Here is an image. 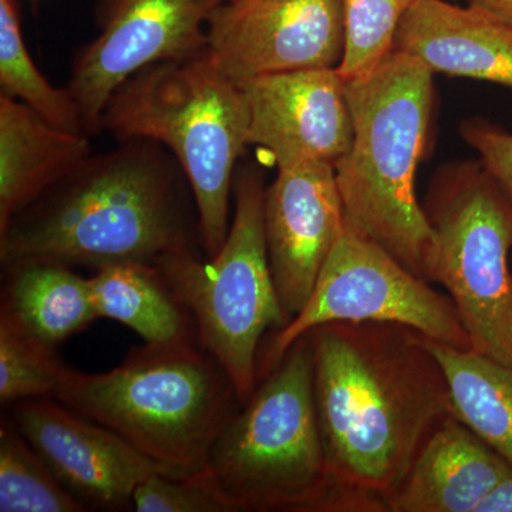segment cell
<instances>
[{
  "label": "cell",
  "mask_w": 512,
  "mask_h": 512,
  "mask_svg": "<svg viewBox=\"0 0 512 512\" xmlns=\"http://www.w3.org/2000/svg\"><path fill=\"white\" fill-rule=\"evenodd\" d=\"M66 366L47 348L5 318H0V402L55 399Z\"/></svg>",
  "instance_id": "cb8c5ba5"
},
{
  "label": "cell",
  "mask_w": 512,
  "mask_h": 512,
  "mask_svg": "<svg viewBox=\"0 0 512 512\" xmlns=\"http://www.w3.org/2000/svg\"><path fill=\"white\" fill-rule=\"evenodd\" d=\"M0 318L55 350L99 319L90 281L69 265L53 261L2 266Z\"/></svg>",
  "instance_id": "ac0fdd59"
},
{
  "label": "cell",
  "mask_w": 512,
  "mask_h": 512,
  "mask_svg": "<svg viewBox=\"0 0 512 512\" xmlns=\"http://www.w3.org/2000/svg\"><path fill=\"white\" fill-rule=\"evenodd\" d=\"M249 111V144L279 167H335L353 141L348 86L338 69L265 74L239 84Z\"/></svg>",
  "instance_id": "7c38bea8"
},
{
  "label": "cell",
  "mask_w": 512,
  "mask_h": 512,
  "mask_svg": "<svg viewBox=\"0 0 512 512\" xmlns=\"http://www.w3.org/2000/svg\"><path fill=\"white\" fill-rule=\"evenodd\" d=\"M218 3L231 2V0H217Z\"/></svg>",
  "instance_id": "f1b7e54d"
},
{
  "label": "cell",
  "mask_w": 512,
  "mask_h": 512,
  "mask_svg": "<svg viewBox=\"0 0 512 512\" xmlns=\"http://www.w3.org/2000/svg\"><path fill=\"white\" fill-rule=\"evenodd\" d=\"M417 0H342L345 50L338 72L346 82L372 72L394 50V36Z\"/></svg>",
  "instance_id": "603a6c76"
},
{
  "label": "cell",
  "mask_w": 512,
  "mask_h": 512,
  "mask_svg": "<svg viewBox=\"0 0 512 512\" xmlns=\"http://www.w3.org/2000/svg\"><path fill=\"white\" fill-rule=\"evenodd\" d=\"M394 50L416 57L433 73L512 89V25L468 5L417 0L400 22Z\"/></svg>",
  "instance_id": "9a60e30c"
},
{
  "label": "cell",
  "mask_w": 512,
  "mask_h": 512,
  "mask_svg": "<svg viewBox=\"0 0 512 512\" xmlns=\"http://www.w3.org/2000/svg\"><path fill=\"white\" fill-rule=\"evenodd\" d=\"M427 281L446 289L471 350L512 366V204L480 160L441 167L423 202Z\"/></svg>",
  "instance_id": "ba28073f"
},
{
  "label": "cell",
  "mask_w": 512,
  "mask_h": 512,
  "mask_svg": "<svg viewBox=\"0 0 512 512\" xmlns=\"http://www.w3.org/2000/svg\"><path fill=\"white\" fill-rule=\"evenodd\" d=\"M446 376L454 416L512 466V366L427 338Z\"/></svg>",
  "instance_id": "ffe728a7"
},
{
  "label": "cell",
  "mask_w": 512,
  "mask_h": 512,
  "mask_svg": "<svg viewBox=\"0 0 512 512\" xmlns=\"http://www.w3.org/2000/svg\"><path fill=\"white\" fill-rule=\"evenodd\" d=\"M89 281L100 318L117 320L144 342L197 339L190 315L156 265L119 262L101 266Z\"/></svg>",
  "instance_id": "d6986e66"
},
{
  "label": "cell",
  "mask_w": 512,
  "mask_h": 512,
  "mask_svg": "<svg viewBox=\"0 0 512 512\" xmlns=\"http://www.w3.org/2000/svg\"><path fill=\"white\" fill-rule=\"evenodd\" d=\"M6 407L20 434L87 508H133L138 485L157 473L119 434L55 399L22 400Z\"/></svg>",
  "instance_id": "4fadbf2b"
},
{
  "label": "cell",
  "mask_w": 512,
  "mask_h": 512,
  "mask_svg": "<svg viewBox=\"0 0 512 512\" xmlns=\"http://www.w3.org/2000/svg\"><path fill=\"white\" fill-rule=\"evenodd\" d=\"M121 141L167 148L194 195L207 258L229 231V202L239 157L249 144L247 100L208 50L148 66L121 84L101 114L100 131Z\"/></svg>",
  "instance_id": "8992f818"
},
{
  "label": "cell",
  "mask_w": 512,
  "mask_h": 512,
  "mask_svg": "<svg viewBox=\"0 0 512 512\" xmlns=\"http://www.w3.org/2000/svg\"><path fill=\"white\" fill-rule=\"evenodd\" d=\"M511 471L503 456L451 414L420 448L389 512H474Z\"/></svg>",
  "instance_id": "2e32d148"
},
{
  "label": "cell",
  "mask_w": 512,
  "mask_h": 512,
  "mask_svg": "<svg viewBox=\"0 0 512 512\" xmlns=\"http://www.w3.org/2000/svg\"><path fill=\"white\" fill-rule=\"evenodd\" d=\"M433 74L393 50L372 72L346 82L353 141L335 165L346 221L424 281L433 231L417 200L416 174L429 146Z\"/></svg>",
  "instance_id": "277c9868"
},
{
  "label": "cell",
  "mask_w": 512,
  "mask_h": 512,
  "mask_svg": "<svg viewBox=\"0 0 512 512\" xmlns=\"http://www.w3.org/2000/svg\"><path fill=\"white\" fill-rule=\"evenodd\" d=\"M8 416L0 423V512H84Z\"/></svg>",
  "instance_id": "7402d4cb"
},
{
  "label": "cell",
  "mask_w": 512,
  "mask_h": 512,
  "mask_svg": "<svg viewBox=\"0 0 512 512\" xmlns=\"http://www.w3.org/2000/svg\"><path fill=\"white\" fill-rule=\"evenodd\" d=\"M56 400L119 434L175 480L208 470L215 441L244 404L197 339L146 343L106 373L66 367Z\"/></svg>",
  "instance_id": "3957f363"
},
{
  "label": "cell",
  "mask_w": 512,
  "mask_h": 512,
  "mask_svg": "<svg viewBox=\"0 0 512 512\" xmlns=\"http://www.w3.org/2000/svg\"><path fill=\"white\" fill-rule=\"evenodd\" d=\"M345 221L333 165L278 168L265 190L264 234L276 292L289 319L311 298Z\"/></svg>",
  "instance_id": "5bb4252c"
},
{
  "label": "cell",
  "mask_w": 512,
  "mask_h": 512,
  "mask_svg": "<svg viewBox=\"0 0 512 512\" xmlns=\"http://www.w3.org/2000/svg\"><path fill=\"white\" fill-rule=\"evenodd\" d=\"M208 473L232 512H375L326 461L308 333L222 429Z\"/></svg>",
  "instance_id": "5b68a950"
},
{
  "label": "cell",
  "mask_w": 512,
  "mask_h": 512,
  "mask_svg": "<svg viewBox=\"0 0 512 512\" xmlns=\"http://www.w3.org/2000/svg\"><path fill=\"white\" fill-rule=\"evenodd\" d=\"M332 322H390L434 342L470 350L471 340L450 296L431 288L382 245L345 221L308 303L284 329L262 340L258 383L296 340Z\"/></svg>",
  "instance_id": "9c48e42d"
},
{
  "label": "cell",
  "mask_w": 512,
  "mask_h": 512,
  "mask_svg": "<svg viewBox=\"0 0 512 512\" xmlns=\"http://www.w3.org/2000/svg\"><path fill=\"white\" fill-rule=\"evenodd\" d=\"M326 461L343 487L389 512L420 448L454 414L440 363L420 332L332 322L308 332Z\"/></svg>",
  "instance_id": "6da1fadb"
},
{
  "label": "cell",
  "mask_w": 512,
  "mask_h": 512,
  "mask_svg": "<svg viewBox=\"0 0 512 512\" xmlns=\"http://www.w3.org/2000/svg\"><path fill=\"white\" fill-rule=\"evenodd\" d=\"M265 190L261 171L241 165L232 187L234 220L218 255L205 259L180 252L154 264L190 315L201 348L217 360L244 403L258 386V355L266 332L291 322L266 252Z\"/></svg>",
  "instance_id": "52a82bcc"
},
{
  "label": "cell",
  "mask_w": 512,
  "mask_h": 512,
  "mask_svg": "<svg viewBox=\"0 0 512 512\" xmlns=\"http://www.w3.org/2000/svg\"><path fill=\"white\" fill-rule=\"evenodd\" d=\"M467 5L512 25V0H467Z\"/></svg>",
  "instance_id": "83f0119b"
},
{
  "label": "cell",
  "mask_w": 512,
  "mask_h": 512,
  "mask_svg": "<svg viewBox=\"0 0 512 512\" xmlns=\"http://www.w3.org/2000/svg\"><path fill=\"white\" fill-rule=\"evenodd\" d=\"M217 0H99L100 33L74 56L69 89L89 136L113 93L153 64L207 50V25Z\"/></svg>",
  "instance_id": "30bf717a"
},
{
  "label": "cell",
  "mask_w": 512,
  "mask_h": 512,
  "mask_svg": "<svg viewBox=\"0 0 512 512\" xmlns=\"http://www.w3.org/2000/svg\"><path fill=\"white\" fill-rule=\"evenodd\" d=\"M474 512H512V471L488 491Z\"/></svg>",
  "instance_id": "4316f807"
},
{
  "label": "cell",
  "mask_w": 512,
  "mask_h": 512,
  "mask_svg": "<svg viewBox=\"0 0 512 512\" xmlns=\"http://www.w3.org/2000/svg\"><path fill=\"white\" fill-rule=\"evenodd\" d=\"M137 512H232L224 495L205 471L191 480H175L154 473L134 491Z\"/></svg>",
  "instance_id": "d4e9b609"
},
{
  "label": "cell",
  "mask_w": 512,
  "mask_h": 512,
  "mask_svg": "<svg viewBox=\"0 0 512 512\" xmlns=\"http://www.w3.org/2000/svg\"><path fill=\"white\" fill-rule=\"evenodd\" d=\"M204 248L194 195L173 154L127 140L90 154L0 227L2 266L156 264Z\"/></svg>",
  "instance_id": "7a4b0ae2"
},
{
  "label": "cell",
  "mask_w": 512,
  "mask_h": 512,
  "mask_svg": "<svg viewBox=\"0 0 512 512\" xmlns=\"http://www.w3.org/2000/svg\"><path fill=\"white\" fill-rule=\"evenodd\" d=\"M90 154L87 134L53 126L0 93V227Z\"/></svg>",
  "instance_id": "e0dca14e"
},
{
  "label": "cell",
  "mask_w": 512,
  "mask_h": 512,
  "mask_svg": "<svg viewBox=\"0 0 512 512\" xmlns=\"http://www.w3.org/2000/svg\"><path fill=\"white\" fill-rule=\"evenodd\" d=\"M460 133L512 204V133L483 119L464 121Z\"/></svg>",
  "instance_id": "484cf974"
},
{
  "label": "cell",
  "mask_w": 512,
  "mask_h": 512,
  "mask_svg": "<svg viewBox=\"0 0 512 512\" xmlns=\"http://www.w3.org/2000/svg\"><path fill=\"white\" fill-rule=\"evenodd\" d=\"M208 55L242 84L265 74L338 69L345 50L342 0H231L207 25Z\"/></svg>",
  "instance_id": "8fae6325"
},
{
  "label": "cell",
  "mask_w": 512,
  "mask_h": 512,
  "mask_svg": "<svg viewBox=\"0 0 512 512\" xmlns=\"http://www.w3.org/2000/svg\"><path fill=\"white\" fill-rule=\"evenodd\" d=\"M0 89L53 126L87 134L82 111L69 89L53 86L33 62L23 40L18 0H0Z\"/></svg>",
  "instance_id": "44dd1931"
}]
</instances>
